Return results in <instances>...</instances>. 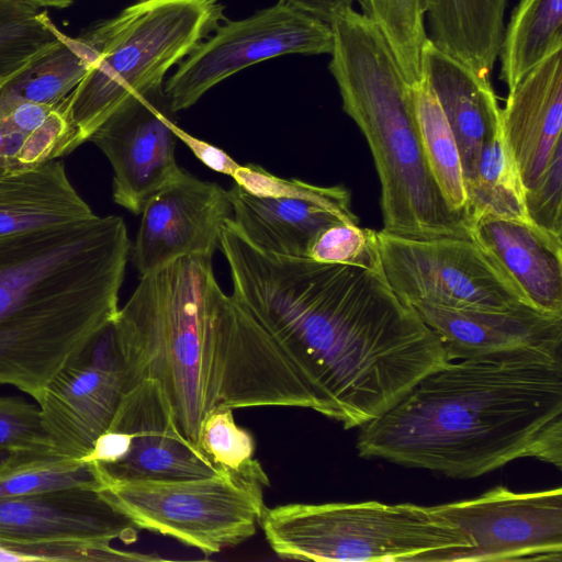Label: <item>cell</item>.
Here are the masks:
<instances>
[{
	"instance_id": "6da1fadb",
	"label": "cell",
	"mask_w": 562,
	"mask_h": 562,
	"mask_svg": "<svg viewBox=\"0 0 562 562\" xmlns=\"http://www.w3.org/2000/svg\"><path fill=\"white\" fill-rule=\"evenodd\" d=\"M220 249L232 295L289 355L316 412L346 429L379 417L449 362L383 271L262 251L233 218L221 228Z\"/></svg>"
},
{
	"instance_id": "7a4b0ae2",
	"label": "cell",
	"mask_w": 562,
	"mask_h": 562,
	"mask_svg": "<svg viewBox=\"0 0 562 562\" xmlns=\"http://www.w3.org/2000/svg\"><path fill=\"white\" fill-rule=\"evenodd\" d=\"M113 333L125 389L158 381L180 430L196 447L200 426L215 408L316 409L281 345L221 289L212 257H183L140 277Z\"/></svg>"
},
{
	"instance_id": "3957f363",
	"label": "cell",
	"mask_w": 562,
	"mask_h": 562,
	"mask_svg": "<svg viewBox=\"0 0 562 562\" xmlns=\"http://www.w3.org/2000/svg\"><path fill=\"white\" fill-rule=\"evenodd\" d=\"M367 459L472 479L520 458L562 465L561 353L520 348L449 361L360 427Z\"/></svg>"
},
{
	"instance_id": "277c9868",
	"label": "cell",
	"mask_w": 562,
	"mask_h": 562,
	"mask_svg": "<svg viewBox=\"0 0 562 562\" xmlns=\"http://www.w3.org/2000/svg\"><path fill=\"white\" fill-rule=\"evenodd\" d=\"M130 251L123 218L98 215L0 267V385L36 400L115 319Z\"/></svg>"
},
{
	"instance_id": "5b68a950",
	"label": "cell",
	"mask_w": 562,
	"mask_h": 562,
	"mask_svg": "<svg viewBox=\"0 0 562 562\" xmlns=\"http://www.w3.org/2000/svg\"><path fill=\"white\" fill-rule=\"evenodd\" d=\"M328 69L342 110L364 136L381 186L382 231L412 238L470 234L443 199L425 159L409 86L379 29L348 8L329 23Z\"/></svg>"
},
{
	"instance_id": "8992f818",
	"label": "cell",
	"mask_w": 562,
	"mask_h": 562,
	"mask_svg": "<svg viewBox=\"0 0 562 562\" xmlns=\"http://www.w3.org/2000/svg\"><path fill=\"white\" fill-rule=\"evenodd\" d=\"M279 558L304 561H461L471 541L430 507L411 503L286 504L259 520Z\"/></svg>"
},
{
	"instance_id": "52a82bcc",
	"label": "cell",
	"mask_w": 562,
	"mask_h": 562,
	"mask_svg": "<svg viewBox=\"0 0 562 562\" xmlns=\"http://www.w3.org/2000/svg\"><path fill=\"white\" fill-rule=\"evenodd\" d=\"M115 19L112 36L65 100L78 146L130 97L164 83L226 20L218 0H136Z\"/></svg>"
},
{
	"instance_id": "ba28073f",
	"label": "cell",
	"mask_w": 562,
	"mask_h": 562,
	"mask_svg": "<svg viewBox=\"0 0 562 562\" xmlns=\"http://www.w3.org/2000/svg\"><path fill=\"white\" fill-rule=\"evenodd\" d=\"M263 486L231 474L188 479L102 481L100 493L138 529L173 538L205 555L256 532Z\"/></svg>"
},
{
	"instance_id": "9c48e42d",
	"label": "cell",
	"mask_w": 562,
	"mask_h": 562,
	"mask_svg": "<svg viewBox=\"0 0 562 562\" xmlns=\"http://www.w3.org/2000/svg\"><path fill=\"white\" fill-rule=\"evenodd\" d=\"M376 235L383 274L408 305L503 311L530 304L472 232L412 238L381 229Z\"/></svg>"
},
{
	"instance_id": "30bf717a",
	"label": "cell",
	"mask_w": 562,
	"mask_h": 562,
	"mask_svg": "<svg viewBox=\"0 0 562 562\" xmlns=\"http://www.w3.org/2000/svg\"><path fill=\"white\" fill-rule=\"evenodd\" d=\"M331 48L328 23L279 0L246 19L222 22L179 64L164 90L177 113L251 65L288 54H330Z\"/></svg>"
},
{
	"instance_id": "8fae6325",
	"label": "cell",
	"mask_w": 562,
	"mask_h": 562,
	"mask_svg": "<svg viewBox=\"0 0 562 562\" xmlns=\"http://www.w3.org/2000/svg\"><path fill=\"white\" fill-rule=\"evenodd\" d=\"M228 191L233 221L262 251L305 258L314 238L336 224L359 225L349 191L271 175L262 167L239 166Z\"/></svg>"
},
{
	"instance_id": "7c38bea8",
	"label": "cell",
	"mask_w": 562,
	"mask_h": 562,
	"mask_svg": "<svg viewBox=\"0 0 562 562\" xmlns=\"http://www.w3.org/2000/svg\"><path fill=\"white\" fill-rule=\"evenodd\" d=\"M471 541L461 561H562V490L518 493L496 486L431 506Z\"/></svg>"
},
{
	"instance_id": "4fadbf2b",
	"label": "cell",
	"mask_w": 562,
	"mask_h": 562,
	"mask_svg": "<svg viewBox=\"0 0 562 562\" xmlns=\"http://www.w3.org/2000/svg\"><path fill=\"white\" fill-rule=\"evenodd\" d=\"M164 85L130 97L89 139L113 168L114 202L135 215L182 172L175 158L176 113Z\"/></svg>"
},
{
	"instance_id": "5bb4252c",
	"label": "cell",
	"mask_w": 562,
	"mask_h": 562,
	"mask_svg": "<svg viewBox=\"0 0 562 562\" xmlns=\"http://www.w3.org/2000/svg\"><path fill=\"white\" fill-rule=\"evenodd\" d=\"M125 390L113 322L74 356L35 400L54 451L81 460L106 431Z\"/></svg>"
},
{
	"instance_id": "9a60e30c",
	"label": "cell",
	"mask_w": 562,
	"mask_h": 562,
	"mask_svg": "<svg viewBox=\"0 0 562 562\" xmlns=\"http://www.w3.org/2000/svg\"><path fill=\"white\" fill-rule=\"evenodd\" d=\"M133 248L140 277L188 256L213 257L233 217L228 191L182 172L146 202Z\"/></svg>"
},
{
	"instance_id": "2e32d148",
	"label": "cell",
	"mask_w": 562,
	"mask_h": 562,
	"mask_svg": "<svg viewBox=\"0 0 562 562\" xmlns=\"http://www.w3.org/2000/svg\"><path fill=\"white\" fill-rule=\"evenodd\" d=\"M137 527L93 486L0 498V541L21 548L132 543Z\"/></svg>"
},
{
	"instance_id": "e0dca14e",
	"label": "cell",
	"mask_w": 562,
	"mask_h": 562,
	"mask_svg": "<svg viewBox=\"0 0 562 562\" xmlns=\"http://www.w3.org/2000/svg\"><path fill=\"white\" fill-rule=\"evenodd\" d=\"M109 429L125 431L131 445L114 464L90 463L98 482L206 476L220 471L186 438L158 381L144 379L125 389Z\"/></svg>"
},
{
	"instance_id": "ac0fdd59",
	"label": "cell",
	"mask_w": 562,
	"mask_h": 562,
	"mask_svg": "<svg viewBox=\"0 0 562 562\" xmlns=\"http://www.w3.org/2000/svg\"><path fill=\"white\" fill-rule=\"evenodd\" d=\"M97 216L59 159L0 180V267L46 247Z\"/></svg>"
},
{
	"instance_id": "d6986e66",
	"label": "cell",
	"mask_w": 562,
	"mask_h": 562,
	"mask_svg": "<svg viewBox=\"0 0 562 562\" xmlns=\"http://www.w3.org/2000/svg\"><path fill=\"white\" fill-rule=\"evenodd\" d=\"M501 125L526 194L562 162V49L508 90Z\"/></svg>"
},
{
	"instance_id": "ffe728a7",
	"label": "cell",
	"mask_w": 562,
	"mask_h": 562,
	"mask_svg": "<svg viewBox=\"0 0 562 562\" xmlns=\"http://www.w3.org/2000/svg\"><path fill=\"white\" fill-rule=\"evenodd\" d=\"M411 306L439 339L448 361L520 348L561 353L562 315L530 304L503 311Z\"/></svg>"
},
{
	"instance_id": "44dd1931",
	"label": "cell",
	"mask_w": 562,
	"mask_h": 562,
	"mask_svg": "<svg viewBox=\"0 0 562 562\" xmlns=\"http://www.w3.org/2000/svg\"><path fill=\"white\" fill-rule=\"evenodd\" d=\"M471 232L533 307L562 315V236L513 218H484Z\"/></svg>"
},
{
	"instance_id": "7402d4cb",
	"label": "cell",
	"mask_w": 562,
	"mask_h": 562,
	"mask_svg": "<svg viewBox=\"0 0 562 562\" xmlns=\"http://www.w3.org/2000/svg\"><path fill=\"white\" fill-rule=\"evenodd\" d=\"M422 70L453 132L467 187L485 142L501 127L493 86L490 78L479 77L429 40L423 50Z\"/></svg>"
},
{
	"instance_id": "603a6c76",
	"label": "cell",
	"mask_w": 562,
	"mask_h": 562,
	"mask_svg": "<svg viewBox=\"0 0 562 562\" xmlns=\"http://www.w3.org/2000/svg\"><path fill=\"white\" fill-rule=\"evenodd\" d=\"M507 0H424L428 40L481 78L498 57Z\"/></svg>"
},
{
	"instance_id": "cb8c5ba5",
	"label": "cell",
	"mask_w": 562,
	"mask_h": 562,
	"mask_svg": "<svg viewBox=\"0 0 562 562\" xmlns=\"http://www.w3.org/2000/svg\"><path fill=\"white\" fill-rule=\"evenodd\" d=\"M116 19L98 22L76 37L68 36L0 92V109L20 101L56 104L86 77L112 36Z\"/></svg>"
},
{
	"instance_id": "d4e9b609",
	"label": "cell",
	"mask_w": 562,
	"mask_h": 562,
	"mask_svg": "<svg viewBox=\"0 0 562 562\" xmlns=\"http://www.w3.org/2000/svg\"><path fill=\"white\" fill-rule=\"evenodd\" d=\"M562 49V0H519L504 30L499 78L512 90L529 71Z\"/></svg>"
},
{
	"instance_id": "484cf974",
	"label": "cell",
	"mask_w": 562,
	"mask_h": 562,
	"mask_svg": "<svg viewBox=\"0 0 562 562\" xmlns=\"http://www.w3.org/2000/svg\"><path fill=\"white\" fill-rule=\"evenodd\" d=\"M467 193L470 228L484 218L529 220L525 188L502 125L485 142Z\"/></svg>"
},
{
	"instance_id": "4316f807",
	"label": "cell",
	"mask_w": 562,
	"mask_h": 562,
	"mask_svg": "<svg viewBox=\"0 0 562 562\" xmlns=\"http://www.w3.org/2000/svg\"><path fill=\"white\" fill-rule=\"evenodd\" d=\"M412 91L416 128L429 170L449 207L468 222L465 179L453 132L424 76Z\"/></svg>"
},
{
	"instance_id": "83f0119b",
	"label": "cell",
	"mask_w": 562,
	"mask_h": 562,
	"mask_svg": "<svg viewBox=\"0 0 562 562\" xmlns=\"http://www.w3.org/2000/svg\"><path fill=\"white\" fill-rule=\"evenodd\" d=\"M66 37L46 10L0 0V92Z\"/></svg>"
},
{
	"instance_id": "f1b7e54d",
	"label": "cell",
	"mask_w": 562,
	"mask_h": 562,
	"mask_svg": "<svg viewBox=\"0 0 562 562\" xmlns=\"http://www.w3.org/2000/svg\"><path fill=\"white\" fill-rule=\"evenodd\" d=\"M76 486L99 488L92 465L55 451L18 452L0 467V498Z\"/></svg>"
},
{
	"instance_id": "f546056e",
	"label": "cell",
	"mask_w": 562,
	"mask_h": 562,
	"mask_svg": "<svg viewBox=\"0 0 562 562\" xmlns=\"http://www.w3.org/2000/svg\"><path fill=\"white\" fill-rule=\"evenodd\" d=\"M361 8L385 38L406 82L418 83L428 41L424 0H362Z\"/></svg>"
},
{
	"instance_id": "4dcf8cb0",
	"label": "cell",
	"mask_w": 562,
	"mask_h": 562,
	"mask_svg": "<svg viewBox=\"0 0 562 562\" xmlns=\"http://www.w3.org/2000/svg\"><path fill=\"white\" fill-rule=\"evenodd\" d=\"M198 447L220 470L263 487L269 485L267 473L254 458V437L237 426L232 408H215L206 415L200 426Z\"/></svg>"
},
{
	"instance_id": "1f68e13d",
	"label": "cell",
	"mask_w": 562,
	"mask_h": 562,
	"mask_svg": "<svg viewBox=\"0 0 562 562\" xmlns=\"http://www.w3.org/2000/svg\"><path fill=\"white\" fill-rule=\"evenodd\" d=\"M305 258L382 271L376 232L360 225L336 224L325 228L311 243Z\"/></svg>"
},
{
	"instance_id": "d6a6232c",
	"label": "cell",
	"mask_w": 562,
	"mask_h": 562,
	"mask_svg": "<svg viewBox=\"0 0 562 562\" xmlns=\"http://www.w3.org/2000/svg\"><path fill=\"white\" fill-rule=\"evenodd\" d=\"M76 149L63 135H34L0 120V180L31 171Z\"/></svg>"
},
{
	"instance_id": "836d02e7",
	"label": "cell",
	"mask_w": 562,
	"mask_h": 562,
	"mask_svg": "<svg viewBox=\"0 0 562 562\" xmlns=\"http://www.w3.org/2000/svg\"><path fill=\"white\" fill-rule=\"evenodd\" d=\"M0 450L54 451L37 403L33 404L16 396H0Z\"/></svg>"
},
{
	"instance_id": "e575fe53",
	"label": "cell",
	"mask_w": 562,
	"mask_h": 562,
	"mask_svg": "<svg viewBox=\"0 0 562 562\" xmlns=\"http://www.w3.org/2000/svg\"><path fill=\"white\" fill-rule=\"evenodd\" d=\"M173 131L178 139L182 140L194 156L212 170L233 177L239 168L240 165L237 161L215 145L188 134L177 124L173 126Z\"/></svg>"
},
{
	"instance_id": "d590c367",
	"label": "cell",
	"mask_w": 562,
	"mask_h": 562,
	"mask_svg": "<svg viewBox=\"0 0 562 562\" xmlns=\"http://www.w3.org/2000/svg\"><path fill=\"white\" fill-rule=\"evenodd\" d=\"M130 435L122 430L108 429L94 441L91 450L80 461L98 464H114L130 451Z\"/></svg>"
},
{
	"instance_id": "8d00e7d4",
	"label": "cell",
	"mask_w": 562,
	"mask_h": 562,
	"mask_svg": "<svg viewBox=\"0 0 562 562\" xmlns=\"http://www.w3.org/2000/svg\"><path fill=\"white\" fill-rule=\"evenodd\" d=\"M313 16L330 23L341 11L352 8L355 2L361 5L362 0H282Z\"/></svg>"
},
{
	"instance_id": "74e56055",
	"label": "cell",
	"mask_w": 562,
	"mask_h": 562,
	"mask_svg": "<svg viewBox=\"0 0 562 562\" xmlns=\"http://www.w3.org/2000/svg\"><path fill=\"white\" fill-rule=\"evenodd\" d=\"M7 561H52V555L43 549H29L16 547L11 543L0 541V562Z\"/></svg>"
},
{
	"instance_id": "f35d334b",
	"label": "cell",
	"mask_w": 562,
	"mask_h": 562,
	"mask_svg": "<svg viewBox=\"0 0 562 562\" xmlns=\"http://www.w3.org/2000/svg\"><path fill=\"white\" fill-rule=\"evenodd\" d=\"M36 8L46 9H66L70 7L76 0H22Z\"/></svg>"
},
{
	"instance_id": "ab89813d",
	"label": "cell",
	"mask_w": 562,
	"mask_h": 562,
	"mask_svg": "<svg viewBox=\"0 0 562 562\" xmlns=\"http://www.w3.org/2000/svg\"><path fill=\"white\" fill-rule=\"evenodd\" d=\"M15 453H18V452H10V451L0 450V467H2L10 459H12Z\"/></svg>"
}]
</instances>
